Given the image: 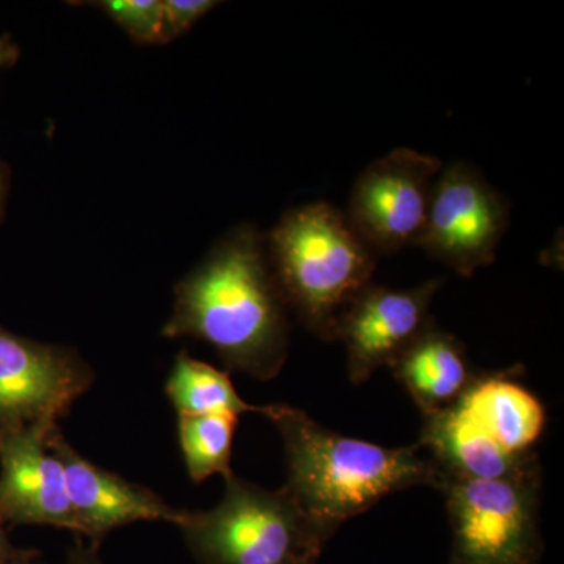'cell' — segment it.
<instances>
[{
    "instance_id": "obj_1",
    "label": "cell",
    "mask_w": 564,
    "mask_h": 564,
    "mask_svg": "<svg viewBox=\"0 0 564 564\" xmlns=\"http://www.w3.org/2000/svg\"><path fill=\"white\" fill-rule=\"evenodd\" d=\"M288 311L265 239L240 225L177 282L162 336L204 340L226 369L272 380L288 361Z\"/></svg>"
},
{
    "instance_id": "obj_2",
    "label": "cell",
    "mask_w": 564,
    "mask_h": 564,
    "mask_svg": "<svg viewBox=\"0 0 564 564\" xmlns=\"http://www.w3.org/2000/svg\"><path fill=\"white\" fill-rule=\"evenodd\" d=\"M280 433L288 484L306 513L340 527L392 492L440 489L443 474L419 445L389 448L332 432L299 408L267 404Z\"/></svg>"
},
{
    "instance_id": "obj_3",
    "label": "cell",
    "mask_w": 564,
    "mask_h": 564,
    "mask_svg": "<svg viewBox=\"0 0 564 564\" xmlns=\"http://www.w3.org/2000/svg\"><path fill=\"white\" fill-rule=\"evenodd\" d=\"M263 239L289 310L315 336L336 343L340 314L372 282L377 252L345 212L326 203L285 212Z\"/></svg>"
},
{
    "instance_id": "obj_4",
    "label": "cell",
    "mask_w": 564,
    "mask_h": 564,
    "mask_svg": "<svg viewBox=\"0 0 564 564\" xmlns=\"http://www.w3.org/2000/svg\"><path fill=\"white\" fill-rule=\"evenodd\" d=\"M225 496L180 522L199 564H317L339 527L303 510L285 486L267 491L232 474Z\"/></svg>"
},
{
    "instance_id": "obj_5",
    "label": "cell",
    "mask_w": 564,
    "mask_h": 564,
    "mask_svg": "<svg viewBox=\"0 0 564 564\" xmlns=\"http://www.w3.org/2000/svg\"><path fill=\"white\" fill-rule=\"evenodd\" d=\"M451 521L448 564H541V466L503 480L443 478Z\"/></svg>"
},
{
    "instance_id": "obj_6",
    "label": "cell",
    "mask_w": 564,
    "mask_h": 564,
    "mask_svg": "<svg viewBox=\"0 0 564 564\" xmlns=\"http://www.w3.org/2000/svg\"><path fill=\"white\" fill-rule=\"evenodd\" d=\"M79 352L36 343L0 326V443L13 434L52 432L91 388Z\"/></svg>"
},
{
    "instance_id": "obj_7",
    "label": "cell",
    "mask_w": 564,
    "mask_h": 564,
    "mask_svg": "<svg viewBox=\"0 0 564 564\" xmlns=\"http://www.w3.org/2000/svg\"><path fill=\"white\" fill-rule=\"evenodd\" d=\"M510 223V204L474 166L454 162L434 182L417 247L448 269L474 276L496 259Z\"/></svg>"
},
{
    "instance_id": "obj_8",
    "label": "cell",
    "mask_w": 564,
    "mask_h": 564,
    "mask_svg": "<svg viewBox=\"0 0 564 564\" xmlns=\"http://www.w3.org/2000/svg\"><path fill=\"white\" fill-rule=\"evenodd\" d=\"M443 169L440 159L410 148L377 159L355 182L348 221L377 254L417 247Z\"/></svg>"
},
{
    "instance_id": "obj_9",
    "label": "cell",
    "mask_w": 564,
    "mask_h": 564,
    "mask_svg": "<svg viewBox=\"0 0 564 564\" xmlns=\"http://www.w3.org/2000/svg\"><path fill=\"white\" fill-rule=\"evenodd\" d=\"M443 281H425L413 289L370 282L348 303L337 321L336 340L347 351L352 384L366 383L381 367H391L433 325L430 307Z\"/></svg>"
},
{
    "instance_id": "obj_10",
    "label": "cell",
    "mask_w": 564,
    "mask_h": 564,
    "mask_svg": "<svg viewBox=\"0 0 564 564\" xmlns=\"http://www.w3.org/2000/svg\"><path fill=\"white\" fill-rule=\"evenodd\" d=\"M47 443L65 470L70 507L76 518V534L87 536L96 551L107 534L120 527L141 521L180 525L185 510L170 507L144 486L124 480L120 475L88 462L65 440L61 429L50 434Z\"/></svg>"
},
{
    "instance_id": "obj_11",
    "label": "cell",
    "mask_w": 564,
    "mask_h": 564,
    "mask_svg": "<svg viewBox=\"0 0 564 564\" xmlns=\"http://www.w3.org/2000/svg\"><path fill=\"white\" fill-rule=\"evenodd\" d=\"M52 432L29 430L0 443V521L77 533L65 470L47 443Z\"/></svg>"
},
{
    "instance_id": "obj_12",
    "label": "cell",
    "mask_w": 564,
    "mask_h": 564,
    "mask_svg": "<svg viewBox=\"0 0 564 564\" xmlns=\"http://www.w3.org/2000/svg\"><path fill=\"white\" fill-rule=\"evenodd\" d=\"M417 445L440 467L443 478L503 480L540 466L534 452L511 454L470 421L456 404L423 417Z\"/></svg>"
},
{
    "instance_id": "obj_13",
    "label": "cell",
    "mask_w": 564,
    "mask_h": 564,
    "mask_svg": "<svg viewBox=\"0 0 564 564\" xmlns=\"http://www.w3.org/2000/svg\"><path fill=\"white\" fill-rule=\"evenodd\" d=\"M518 375L519 367L477 373L455 404L508 452L527 455L543 436L547 414L541 400L519 383Z\"/></svg>"
},
{
    "instance_id": "obj_14",
    "label": "cell",
    "mask_w": 564,
    "mask_h": 564,
    "mask_svg": "<svg viewBox=\"0 0 564 564\" xmlns=\"http://www.w3.org/2000/svg\"><path fill=\"white\" fill-rule=\"evenodd\" d=\"M389 369L410 393L423 417L454 406L477 375L473 372L462 340L434 323Z\"/></svg>"
},
{
    "instance_id": "obj_15",
    "label": "cell",
    "mask_w": 564,
    "mask_h": 564,
    "mask_svg": "<svg viewBox=\"0 0 564 564\" xmlns=\"http://www.w3.org/2000/svg\"><path fill=\"white\" fill-rule=\"evenodd\" d=\"M165 392L181 415L263 413V406L245 402L226 372L198 361L187 352L176 356Z\"/></svg>"
},
{
    "instance_id": "obj_16",
    "label": "cell",
    "mask_w": 564,
    "mask_h": 564,
    "mask_svg": "<svg viewBox=\"0 0 564 564\" xmlns=\"http://www.w3.org/2000/svg\"><path fill=\"white\" fill-rule=\"evenodd\" d=\"M239 415L206 414L177 417V437L188 477L202 484L212 475L231 477L234 433Z\"/></svg>"
},
{
    "instance_id": "obj_17",
    "label": "cell",
    "mask_w": 564,
    "mask_h": 564,
    "mask_svg": "<svg viewBox=\"0 0 564 564\" xmlns=\"http://www.w3.org/2000/svg\"><path fill=\"white\" fill-rule=\"evenodd\" d=\"M88 6L104 11L135 43L163 44L162 0H104Z\"/></svg>"
},
{
    "instance_id": "obj_18",
    "label": "cell",
    "mask_w": 564,
    "mask_h": 564,
    "mask_svg": "<svg viewBox=\"0 0 564 564\" xmlns=\"http://www.w3.org/2000/svg\"><path fill=\"white\" fill-rule=\"evenodd\" d=\"M217 6L214 0H162V43L180 39Z\"/></svg>"
},
{
    "instance_id": "obj_19",
    "label": "cell",
    "mask_w": 564,
    "mask_h": 564,
    "mask_svg": "<svg viewBox=\"0 0 564 564\" xmlns=\"http://www.w3.org/2000/svg\"><path fill=\"white\" fill-rule=\"evenodd\" d=\"M20 46L14 43L9 33L0 36V70L13 68L20 61Z\"/></svg>"
},
{
    "instance_id": "obj_20",
    "label": "cell",
    "mask_w": 564,
    "mask_h": 564,
    "mask_svg": "<svg viewBox=\"0 0 564 564\" xmlns=\"http://www.w3.org/2000/svg\"><path fill=\"white\" fill-rule=\"evenodd\" d=\"M66 564H106L98 556V551L93 549L91 545H85L79 540V543L70 549Z\"/></svg>"
},
{
    "instance_id": "obj_21",
    "label": "cell",
    "mask_w": 564,
    "mask_h": 564,
    "mask_svg": "<svg viewBox=\"0 0 564 564\" xmlns=\"http://www.w3.org/2000/svg\"><path fill=\"white\" fill-rule=\"evenodd\" d=\"M0 564H43V560H41L39 551H33V549H17L9 558L3 560Z\"/></svg>"
},
{
    "instance_id": "obj_22",
    "label": "cell",
    "mask_w": 564,
    "mask_h": 564,
    "mask_svg": "<svg viewBox=\"0 0 564 564\" xmlns=\"http://www.w3.org/2000/svg\"><path fill=\"white\" fill-rule=\"evenodd\" d=\"M10 180V166L0 159V221H2L3 212H6L7 206V198H9Z\"/></svg>"
},
{
    "instance_id": "obj_23",
    "label": "cell",
    "mask_w": 564,
    "mask_h": 564,
    "mask_svg": "<svg viewBox=\"0 0 564 564\" xmlns=\"http://www.w3.org/2000/svg\"><path fill=\"white\" fill-rule=\"evenodd\" d=\"M14 551H17V547L10 543L9 533H7V525L0 521V562L9 558Z\"/></svg>"
}]
</instances>
